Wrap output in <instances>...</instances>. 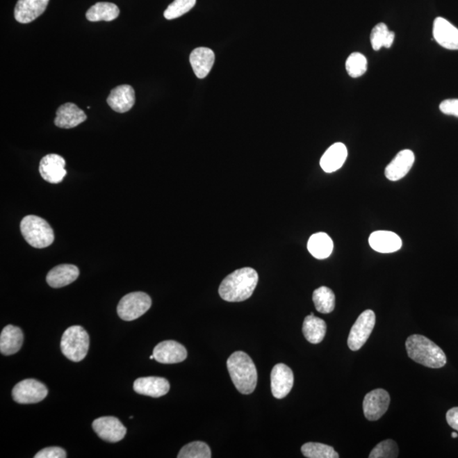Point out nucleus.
<instances>
[{"instance_id": "f257e3e1", "label": "nucleus", "mask_w": 458, "mask_h": 458, "mask_svg": "<svg viewBox=\"0 0 458 458\" xmlns=\"http://www.w3.org/2000/svg\"><path fill=\"white\" fill-rule=\"evenodd\" d=\"M258 279L255 269H238L223 279L219 287V295L226 302H244L251 297L256 290Z\"/></svg>"}, {"instance_id": "f03ea898", "label": "nucleus", "mask_w": 458, "mask_h": 458, "mask_svg": "<svg viewBox=\"0 0 458 458\" xmlns=\"http://www.w3.org/2000/svg\"><path fill=\"white\" fill-rule=\"evenodd\" d=\"M227 367L234 386L241 394H252L257 384L255 363L247 354L236 352L227 361Z\"/></svg>"}, {"instance_id": "7ed1b4c3", "label": "nucleus", "mask_w": 458, "mask_h": 458, "mask_svg": "<svg viewBox=\"0 0 458 458\" xmlns=\"http://www.w3.org/2000/svg\"><path fill=\"white\" fill-rule=\"evenodd\" d=\"M406 349L411 360L427 368H443L448 361L440 346L420 334H413L408 337Z\"/></svg>"}, {"instance_id": "20e7f679", "label": "nucleus", "mask_w": 458, "mask_h": 458, "mask_svg": "<svg viewBox=\"0 0 458 458\" xmlns=\"http://www.w3.org/2000/svg\"><path fill=\"white\" fill-rule=\"evenodd\" d=\"M20 228L22 236L34 248L49 247L55 240V234L51 225L38 215H26L22 219Z\"/></svg>"}, {"instance_id": "39448f33", "label": "nucleus", "mask_w": 458, "mask_h": 458, "mask_svg": "<svg viewBox=\"0 0 458 458\" xmlns=\"http://www.w3.org/2000/svg\"><path fill=\"white\" fill-rule=\"evenodd\" d=\"M90 348V336L81 326H72L65 331L60 341L63 355L72 361H81Z\"/></svg>"}, {"instance_id": "423d86ee", "label": "nucleus", "mask_w": 458, "mask_h": 458, "mask_svg": "<svg viewBox=\"0 0 458 458\" xmlns=\"http://www.w3.org/2000/svg\"><path fill=\"white\" fill-rule=\"evenodd\" d=\"M152 304L149 295L144 292H133L123 296L117 306V314L122 320H136L147 313Z\"/></svg>"}, {"instance_id": "0eeeda50", "label": "nucleus", "mask_w": 458, "mask_h": 458, "mask_svg": "<svg viewBox=\"0 0 458 458\" xmlns=\"http://www.w3.org/2000/svg\"><path fill=\"white\" fill-rule=\"evenodd\" d=\"M376 322L375 313L372 310H366L354 323L350 332L347 344L353 352L360 350L371 336Z\"/></svg>"}, {"instance_id": "6e6552de", "label": "nucleus", "mask_w": 458, "mask_h": 458, "mask_svg": "<svg viewBox=\"0 0 458 458\" xmlns=\"http://www.w3.org/2000/svg\"><path fill=\"white\" fill-rule=\"evenodd\" d=\"M48 395V389L43 383L36 379H28L21 381L13 388L14 401L20 404L38 403Z\"/></svg>"}, {"instance_id": "1a4fd4ad", "label": "nucleus", "mask_w": 458, "mask_h": 458, "mask_svg": "<svg viewBox=\"0 0 458 458\" xmlns=\"http://www.w3.org/2000/svg\"><path fill=\"white\" fill-rule=\"evenodd\" d=\"M391 398L384 389H376L365 395L363 413L369 421H377L386 413L390 406Z\"/></svg>"}, {"instance_id": "9d476101", "label": "nucleus", "mask_w": 458, "mask_h": 458, "mask_svg": "<svg viewBox=\"0 0 458 458\" xmlns=\"http://www.w3.org/2000/svg\"><path fill=\"white\" fill-rule=\"evenodd\" d=\"M294 386V373L287 365L279 363L273 367L271 373L272 395L283 399L290 394Z\"/></svg>"}, {"instance_id": "9b49d317", "label": "nucleus", "mask_w": 458, "mask_h": 458, "mask_svg": "<svg viewBox=\"0 0 458 458\" xmlns=\"http://www.w3.org/2000/svg\"><path fill=\"white\" fill-rule=\"evenodd\" d=\"M93 429L99 438L109 442L120 441L126 434V427L115 417H101L95 419Z\"/></svg>"}, {"instance_id": "f8f14e48", "label": "nucleus", "mask_w": 458, "mask_h": 458, "mask_svg": "<svg viewBox=\"0 0 458 458\" xmlns=\"http://www.w3.org/2000/svg\"><path fill=\"white\" fill-rule=\"evenodd\" d=\"M65 161L57 154H49L42 158L40 164V173L46 182L60 183L63 182L67 171L65 169Z\"/></svg>"}, {"instance_id": "ddd939ff", "label": "nucleus", "mask_w": 458, "mask_h": 458, "mask_svg": "<svg viewBox=\"0 0 458 458\" xmlns=\"http://www.w3.org/2000/svg\"><path fill=\"white\" fill-rule=\"evenodd\" d=\"M154 358L158 363L174 364L186 359L187 350L183 345L174 341H165L158 344L153 351Z\"/></svg>"}, {"instance_id": "4468645a", "label": "nucleus", "mask_w": 458, "mask_h": 458, "mask_svg": "<svg viewBox=\"0 0 458 458\" xmlns=\"http://www.w3.org/2000/svg\"><path fill=\"white\" fill-rule=\"evenodd\" d=\"M433 35L442 47L458 51V29L445 19L437 17L434 20Z\"/></svg>"}, {"instance_id": "2eb2a0df", "label": "nucleus", "mask_w": 458, "mask_h": 458, "mask_svg": "<svg viewBox=\"0 0 458 458\" xmlns=\"http://www.w3.org/2000/svg\"><path fill=\"white\" fill-rule=\"evenodd\" d=\"M49 0H18L15 8V19L22 24L36 20L43 14Z\"/></svg>"}, {"instance_id": "dca6fc26", "label": "nucleus", "mask_w": 458, "mask_h": 458, "mask_svg": "<svg viewBox=\"0 0 458 458\" xmlns=\"http://www.w3.org/2000/svg\"><path fill=\"white\" fill-rule=\"evenodd\" d=\"M106 101L115 113H128L136 103V92L133 87L128 84L117 86L111 91Z\"/></svg>"}, {"instance_id": "f3484780", "label": "nucleus", "mask_w": 458, "mask_h": 458, "mask_svg": "<svg viewBox=\"0 0 458 458\" xmlns=\"http://www.w3.org/2000/svg\"><path fill=\"white\" fill-rule=\"evenodd\" d=\"M87 115L73 103H67L58 108L55 124L60 129H73L85 122Z\"/></svg>"}, {"instance_id": "a211bd4d", "label": "nucleus", "mask_w": 458, "mask_h": 458, "mask_svg": "<svg viewBox=\"0 0 458 458\" xmlns=\"http://www.w3.org/2000/svg\"><path fill=\"white\" fill-rule=\"evenodd\" d=\"M414 161V153L410 149L400 152L387 165L384 172L386 178L393 182L403 179L413 167Z\"/></svg>"}, {"instance_id": "6ab92c4d", "label": "nucleus", "mask_w": 458, "mask_h": 458, "mask_svg": "<svg viewBox=\"0 0 458 458\" xmlns=\"http://www.w3.org/2000/svg\"><path fill=\"white\" fill-rule=\"evenodd\" d=\"M133 390L138 394L159 398L168 393L170 384L168 380L160 377H145L136 380Z\"/></svg>"}, {"instance_id": "aec40b11", "label": "nucleus", "mask_w": 458, "mask_h": 458, "mask_svg": "<svg viewBox=\"0 0 458 458\" xmlns=\"http://www.w3.org/2000/svg\"><path fill=\"white\" fill-rule=\"evenodd\" d=\"M369 245L375 252L393 253L402 248V238L391 231H376L369 237Z\"/></svg>"}, {"instance_id": "412c9836", "label": "nucleus", "mask_w": 458, "mask_h": 458, "mask_svg": "<svg viewBox=\"0 0 458 458\" xmlns=\"http://www.w3.org/2000/svg\"><path fill=\"white\" fill-rule=\"evenodd\" d=\"M79 276V269L75 265L61 264L49 272L46 281L52 288H63L74 282Z\"/></svg>"}, {"instance_id": "4be33fe9", "label": "nucleus", "mask_w": 458, "mask_h": 458, "mask_svg": "<svg viewBox=\"0 0 458 458\" xmlns=\"http://www.w3.org/2000/svg\"><path fill=\"white\" fill-rule=\"evenodd\" d=\"M190 61L196 76L205 79L213 67L215 54L211 49L197 48L192 51Z\"/></svg>"}, {"instance_id": "5701e85b", "label": "nucleus", "mask_w": 458, "mask_h": 458, "mask_svg": "<svg viewBox=\"0 0 458 458\" xmlns=\"http://www.w3.org/2000/svg\"><path fill=\"white\" fill-rule=\"evenodd\" d=\"M24 336L18 327L8 325L0 334V352L3 355L10 356L17 353L22 348Z\"/></svg>"}, {"instance_id": "b1692460", "label": "nucleus", "mask_w": 458, "mask_h": 458, "mask_svg": "<svg viewBox=\"0 0 458 458\" xmlns=\"http://www.w3.org/2000/svg\"><path fill=\"white\" fill-rule=\"evenodd\" d=\"M347 155V148L344 144L336 143L331 145L321 158L320 165L322 170L328 173L338 170L344 165Z\"/></svg>"}, {"instance_id": "393cba45", "label": "nucleus", "mask_w": 458, "mask_h": 458, "mask_svg": "<svg viewBox=\"0 0 458 458\" xmlns=\"http://www.w3.org/2000/svg\"><path fill=\"white\" fill-rule=\"evenodd\" d=\"M326 330V322L322 318L315 317L313 313L307 316L303 322L304 336L311 344L320 343L325 337Z\"/></svg>"}, {"instance_id": "a878e982", "label": "nucleus", "mask_w": 458, "mask_h": 458, "mask_svg": "<svg viewBox=\"0 0 458 458\" xmlns=\"http://www.w3.org/2000/svg\"><path fill=\"white\" fill-rule=\"evenodd\" d=\"M307 248L311 256L317 259L322 260L326 259L332 254L334 243L332 238L328 234L317 233L310 237Z\"/></svg>"}, {"instance_id": "bb28decb", "label": "nucleus", "mask_w": 458, "mask_h": 458, "mask_svg": "<svg viewBox=\"0 0 458 458\" xmlns=\"http://www.w3.org/2000/svg\"><path fill=\"white\" fill-rule=\"evenodd\" d=\"M120 15V10L115 3L99 2L90 8L86 13V18L90 22H113Z\"/></svg>"}, {"instance_id": "cd10ccee", "label": "nucleus", "mask_w": 458, "mask_h": 458, "mask_svg": "<svg viewBox=\"0 0 458 458\" xmlns=\"http://www.w3.org/2000/svg\"><path fill=\"white\" fill-rule=\"evenodd\" d=\"M313 301L316 309L321 313H332L336 307V295L328 287L322 286L317 288L313 292Z\"/></svg>"}, {"instance_id": "c85d7f7f", "label": "nucleus", "mask_w": 458, "mask_h": 458, "mask_svg": "<svg viewBox=\"0 0 458 458\" xmlns=\"http://www.w3.org/2000/svg\"><path fill=\"white\" fill-rule=\"evenodd\" d=\"M395 40V33L388 29L384 23H379L373 28L370 40L372 47L378 51L382 47L391 48Z\"/></svg>"}, {"instance_id": "c756f323", "label": "nucleus", "mask_w": 458, "mask_h": 458, "mask_svg": "<svg viewBox=\"0 0 458 458\" xmlns=\"http://www.w3.org/2000/svg\"><path fill=\"white\" fill-rule=\"evenodd\" d=\"M302 452L308 458H338V453L334 451L332 446L318 443V442H308L302 446Z\"/></svg>"}, {"instance_id": "7c9ffc66", "label": "nucleus", "mask_w": 458, "mask_h": 458, "mask_svg": "<svg viewBox=\"0 0 458 458\" xmlns=\"http://www.w3.org/2000/svg\"><path fill=\"white\" fill-rule=\"evenodd\" d=\"M179 458H211L209 446L202 441H194L184 445L178 455Z\"/></svg>"}, {"instance_id": "2f4dec72", "label": "nucleus", "mask_w": 458, "mask_h": 458, "mask_svg": "<svg viewBox=\"0 0 458 458\" xmlns=\"http://www.w3.org/2000/svg\"><path fill=\"white\" fill-rule=\"evenodd\" d=\"M346 71L352 78L356 79L363 76L368 69V60L363 54L352 53L345 63Z\"/></svg>"}, {"instance_id": "473e14b6", "label": "nucleus", "mask_w": 458, "mask_h": 458, "mask_svg": "<svg viewBox=\"0 0 458 458\" xmlns=\"http://www.w3.org/2000/svg\"><path fill=\"white\" fill-rule=\"evenodd\" d=\"M196 0H174L165 10L164 17L167 20L182 17L191 9H193Z\"/></svg>"}, {"instance_id": "72a5a7b5", "label": "nucleus", "mask_w": 458, "mask_h": 458, "mask_svg": "<svg viewBox=\"0 0 458 458\" xmlns=\"http://www.w3.org/2000/svg\"><path fill=\"white\" fill-rule=\"evenodd\" d=\"M399 455L398 444L393 440H386L380 442L373 449L370 458H395Z\"/></svg>"}, {"instance_id": "f704fd0d", "label": "nucleus", "mask_w": 458, "mask_h": 458, "mask_svg": "<svg viewBox=\"0 0 458 458\" xmlns=\"http://www.w3.org/2000/svg\"><path fill=\"white\" fill-rule=\"evenodd\" d=\"M35 458H65L67 457V452L65 450L57 446L54 448H47L41 450L35 456Z\"/></svg>"}, {"instance_id": "c9c22d12", "label": "nucleus", "mask_w": 458, "mask_h": 458, "mask_svg": "<svg viewBox=\"0 0 458 458\" xmlns=\"http://www.w3.org/2000/svg\"><path fill=\"white\" fill-rule=\"evenodd\" d=\"M440 110L445 115H454L458 117V99H445L441 103Z\"/></svg>"}, {"instance_id": "e433bc0d", "label": "nucleus", "mask_w": 458, "mask_h": 458, "mask_svg": "<svg viewBox=\"0 0 458 458\" xmlns=\"http://www.w3.org/2000/svg\"><path fill=\"white\" fill-rule=\"evenodd\" d=\"M446 421L452 429L458 431V407H453L446 413Z\"/></svg>"}, {"instance_id": "4c0bfd02", "label": "nucleus", "mask_w": 458, "mask_h": 458, "mask_svg": "<svg viewBox=\"0 0 458 458\" xmlns=\"http://www.w3.org/2000/svg\"><path fill=\"white\" fill-rule=\"evenodd\" d=\"M458 434L455 432L452 433V438H457Z\"/></svg>"}, {"instance_id": "58836bf2", "label": "nucleus", "mask_w": 458, "mask_h": 458, "mask_svg": "<svg viewBox=\"0 0 458 458\" xmlns=\"http://www.w3.org/2000/svg\"><path fill=\"white\" fill-rule=\"evenodd\" d=\"M149 359H155V358H154V355L149 357Z\"/></svg>"}]
</instances>
